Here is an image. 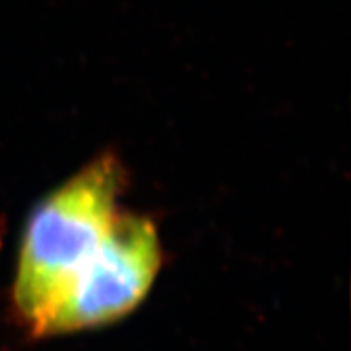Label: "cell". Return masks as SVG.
Segmentation results:
<instances>
[{"mask_svg":"<svg viewBox=\"0 0 351 351\" xmlns=\"http://www.w3.org/2000/svg\"><path fill=\"white\" fill-rule=\"evenodd\" d=\"M160 258L155 225L122 212L103 251L57 307L46 335L104 326L130 313L152 288Z\"/></svg>","mask_w":351,"mask_h":351,"instance_id":"2","label":"cell"},{"mask_svg":"<svg viewBox=\"0 0 351 351\" xmlns=\"http://www.w3.org/2000/svg\"><path fill=\"white\" fill-rule=\"evenodd\" d=\"M124 171L99 156L47 195L32 213L21 241L13 304L32 333L46 335L70 288L103 251L122 215Z\"/></svg>","mask_w":351,"mask_h":351,"instance_id":"1","label":"cell"}]
</instances>
